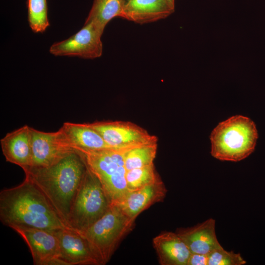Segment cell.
<instances>
[{
  "label": "cell",
  "mask_w": 265,
  "mask_h": 265,
  "mask_svg": "<svg viewBox=\"0 0 265 265\" xmlns=\"http://www.w3.org/2000/svg\"><path fill=\"white\" fill-rule=\"evenodd\" d=\"M0 220L11 228L24 226L56 231L68 227L46 196L28 177L0 192Z\"/></svg>",
  "instance_id": "obj_1"
},
{
  "label": "cell",
  "mask_w": 265,
  "mask_h": 265,
  "mask_svg": "<svg viewBox=\"0 0 265 265\" xmlns=\"http://www.w3.org/2000/svg\"><path fill=\"white\" fill-rule=\"evenodd\" d=\"M87 169L81 154L74 150L52 165L30 169L25 175L37 185L67 226L72 206Z\"/></svg>",
  "instance_id": "obj_2"
},
{
  "label": "cell",
  "mask_w": 265,
  "mask_h": 265,
  "mask_svg": "<svg viewBox=\"0 0 265 265\" xmlns=\"http://www.w3.org/2000/svg\"><path fill=\"white\" fill-rule=\"evenodd\" d=\"M257 138L253 121L242 115H235L219 123L212 132L211 154L220 160L239 161L253 152Z\"/></svg>",
  "instance_id": "obj_3"
},
{
  "label": "cell",
  "mask_w": 265,
  "mask_h": 265,
  "mask_svg": "<svg viewBox=\"0 0 265 265\" xmlns=\"http://www.w3.org/2000/svg\"><path fill=\"white\" fill-rule=\"evenodd\" d=\"M135 219L125 213L115 204L81 234L88 240L101 265L110 260L121 240L132 230Z\"/></svg>",
  "instance_id": "obj_4"
},
{
  "label": "cell",
  "mask_w": 265,
  "mask_h": 265,
  "mask_svg": "<svg viewBox=\"0 0 265 265\" xmlns=\"http://www.w3.org/2000/svg\"><path fill=\"white\" fill-rule=\"evenodd\" d=\"M131 149L79 152L87 167L99 180L111 204L119 202L129 191L126 178L125 158Z\"/></svg>",
  "instance_id": "obj_5"
},
{
  "label": "cell",
  "mask_w": 265,
  "mask_h": 265,
  "mask_svg": "<svg viewBox=\"0 0 265 265\" xmlns=\"http://www.w3.org/2000/svg\"><path fill=\"white\" fill-rule=\"evenodd\" d=\"M110 206L99 180L87 167L72 206L67 226L82 233L101 218Z\"/></svg>",
  "instance_id": "obj_6"
},
{
  "label": "cell",
  "mask_w": 265,
  "mask_h": 265,
  "mask_svg": "<svg viewBox=\"0 0 265 265\" xmlns=\"http://www.w3.org/2000/svg\"><path fill=\"white\" fill-rule=\"evenodd\" d=\"M88 125L102 136L112 149L120 150L157 143V137L129 121H96Z\"/></svg>",
  "instance_id": "obj_7"
},
{
  "label": "cell",
  "mask_w": 265,
  "mask_h": 265,
  "mask_svg": "<svg viewBox=\"0 0 265 265\" xmlns=\"http://www.w3.org/2000/svg\"><path fill=\"white\" fill-rule=\"evenodd\" d=\"M103 31L94 23L85 22L75 34L53 44L49 52L55 56H73L85 59L99 57L103 52L101 36Z\"/></svg>",
  "instance_id": "obj_8"
},
{
  "label": "cell",
  "mask_w": 265,
  "mask_h": 265,
  "mask_svg": "<svg viewBox=\"0 0 265 265\" xmlns=\"http://www.w3.org/2000/svg\"><path fill=\"white\" fill-rule=\"evenodd\" d=\"M30 131L31 161L29 170L50 166L74 151L66 143L60 129L54 132H45L32 128Z\"/></svg>",
  "instance_id": "obj_9"
},
{
  "label": "cell",
  "mask_w": 265,
  "mask_h": 265,
  "mask_svg": "<svg viewBox=\"0 0 265 265\" xmlns=\"http://www.w3.org/2000/svg\"><path fill=\"white\" fill-rule=\"evenodd\" d=\"M27 245L34 265H62L54 231L24 226L12 228Z\"/></svg>",
  "instance_id": "obj_10"
},
{
  "label": "cell",
  "mask_w": 265,
  "mask_h": 265,
  "mask_svg": "<svg viewBox=\"0 0 265 265\" xmlns=\"http://www.w3.org/2000/svg\"><path fill=\"white\" fill-rule=\"evenodd\" d=\"M54 232L58 239L62 265H101L89 242L81 234L69 227Z\"/></svg>",
  "instance_id": "obj_11"
},
{
  "label": "cell",
  "mask_w": 265,
  "mask_h": 265,
  "mask_svg": "<svg viewBox=\"0 0 265 265\" xmlns=\"http://www.w3.org/2000/svg\"><path fill=\"white\" fill-rule=\"evenodd\" d=\"M30 128L24 125L7 133L0 141L2 152L6 160L19 166L25 173L29 170L31 165Z\"/></svg>",
  "instance_id": "obj_12"
},
{
  "label": "cell",
  "mask_w": 265,
  "mask_h": 265,
  "mask_svg": "<svg viewBox=\"0 0 265 265\" xmlns=\"http://www.w3.org/2000/svg\"><path fill=\"white\" fill-rule=\"evenodd\" d=\"M167 192L163 183L159 179L154 183L129 191L115 205L129 217L136 219L143 211L152 205L163 201Z\"/></svg>",
  "instance_id": "obj_13"
},
{
  "label": "cell",
  "mask_w": 265,
  "mask_h": 265,
  "mask_svg": "<svg viewBox=\"0 0 265 265\" xmlns=\"http://www.w3.org/2000/svg\"><path fill=\"white\" fill-rule=\"evenodd\" d=\"M176 233L191 253L208 255L222 247L216 235L215 220L212 218L191 227L177 228Z\"/></svg>",
  "instance_id": "obj_14"
},
{
  "label": "cell",
  "mask_w": 265,
  "mask_h": 265,
  "mask_svg": "<svg viewBox=\"0 0 265 265\" xmlns=\"http://www.w3.org/2000/svg\"><path fill=\"white\" fill-rule=\"evenodd\" d=\"M174 10L167 0H124L122 18L143 24L164 19Z\"/></svg>",
  "instance_id": "obj_15"
},
{
  "label": "cell",
  "mask_w": 265,
  "mask_h": 265,
  "mask_svg": "<svg viewBox=\"0 0 265 265\" xmlns=\"http://www.w3.org/2000/svg\"><path fill=\"white\" fill-rule=\"evenodd\" d=\"M60 129L68 146L74 150L85 153L113 149L87 123L65 122Z\"/></svg>",
  "instance_id": "obj_16"
},
{
  "label": "cell",
  "mask_w": 265,
  "mask_h": 265,
  "mask_svg": "<svg viewBox=\"0 0 265 265\" xmlns=\"http://www.w3.org/2000/svg\"><path fill=\"white\" fill-rule=\"evenodd\" d=\"M153 245L160 265H187L191 253L176 232L161 233L153 239Z\"/></svg>",
  "instance_id": "obj_17"
},
{
  "label": "cell",
  "mask_w": 265,
  "mask_h": 265,
  "mask_svg": "<svg viewBox=\"0 0 265 265\" xmlns=\"http://www.w3.org/2000/svg\"><path fill=\"white\" fill-rule=\"evenodd\" d=\"M124 0H94L85 22H93L103 30L114 18H122Z\"/></svg>",
  "instance_id": "obj_18"
},
{
  "label": "cell",
  "mask_w": 265,
  "mask_h": 265,
  "mask_svg": "<svg viewBox=\"0 0 265 265\" xmlns=\"http://www.w3.org/2000/svg\"><path fill=\"white\" fill-rule=\"evenodd\" d=\"M157 150V143H152L139 146L129 150L125 158L127 171L154 164Z\"/></svg>",
  "instance_id": "obj_19"
},
{
  "label": "cell",
  "mask_w": 265,
  "mask_h": 265,
  "mask_svg": "<svg viewBox=\"0 0 265 265\" xmlns=\"http://www.w3.org/2000/svg\"><path fill=\"white\" fill-rule=\"evenodd\" d=\"M27 19L35 33L44 32L50 26L47 0H27Z\"/></svg>",
  "instance_id": "obj_20"
},
{
  "label": "cell",
  "mask_w": 265,
  "mask_h": 265,
  "mask_svg": "<svg viewBox=\"0 0 265 265\" xmlns=\"http://www.w3.org/2000/svg\"><path fill=\"white\" fill-rule=\"evenodd\" d=\"M126 178L129 191L139 189L160 179L156 172L154 164L127 171Z\"/></svg>",
  "instance_id": "obj_21"
},
{
  "label": "cell",
  "mask_w": 265,
  "mask_h": 265,
  "mask_svg": "<svg viewBox=\"0 0 265 265\" xmlns=\"http://www.w3.org/2000/svg\"><path fill=\"white\" fill-rule=\"evenodd\" d=\"M208 265H242L246 263L239 253L225 250L222 246L208 255Z\"/></svg>",
  "instance_id": "obj_22"
},
{
  "label": "cell",
  "mask_w": 265,
  "mask_h": 265,
  "mask_svg": "<svg viewBox=\"0 0 265 265\" xmlns=\"http://www.w3.org/2000/svg\"><path fill=\"white\" fill-rule=\"evenodd\" d=\"M208 255L191 253L187 265H208Z\"/></svg>",
  "instance_id": "obj_23"
},
{
  "label": "cell",
  "mask_w": 265,
  "mask_h": 265,
  "mask_svg": "<svg viewBox=\"0 0 265 265\" xmlns=\"http://www.w3.org/2000/svg\"><path fill=\"white\" fill-rule=\"evenodd\" d=\"M169 3L175 7V0H167Z\"/></svg>",
  "instance_id": "obj_24"
}]
</instances>
